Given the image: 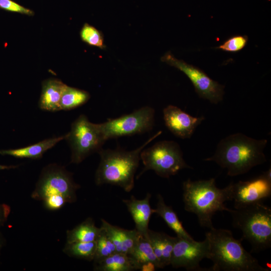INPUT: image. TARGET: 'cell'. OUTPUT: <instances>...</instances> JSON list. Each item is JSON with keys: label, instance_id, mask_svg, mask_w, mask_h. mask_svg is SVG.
<instances>
[{"label": "cell", "instance_id": "cell-19", "mask_svg": "<svg viewBox=\"0 0 271 271\" xmlns=\"http://www.w3.org/2000/svg\"><path fill=\"white\" fill-rule=\"evenodd\" d=\"M140 265L127 254L116 252L94 262V270L97 271H133L140 270Z\"/></svg>", "mask_w": 271, "mask_h": 271}, {"label": "cell", "instance_id": "cell-21", "mask_svg": "<svg viewBox=\"0 0 271 271\" xmlns=\"http://www.w3.org/2000/svg\"><path fill=\"white\" fill-rule=\"evenodd\" d=\"M102 229L97 227L92 218L89 217L66 232V242H91L96 240Z\"/></svg>", "mask_w": 271, "mask_h": 271}, {"label": "cell", "instance_id": "cell-24", "mask_svg": "<svg viewBox=\"0 0 271 271\" xmlns=\"http://www.w3.org/2000/svg\"><path fill=\"white\" fill-rule=\"evenodd\" d=\"M96 251V241L66 243L63 251L68 256L89 261H93Z\"/></svg>", "mask_w": 271, "mask_h": 271}, {"label": "cell", "instance_id": "cell-26", "mask_svg": "<svg viewBox=\"0 0 271 271\" xmlns=\"http://www.w3.org/2000/svg\"><path fill=\"white\" fill-rule=\"evenodd\" d=\"M80 36L84 42L91 46L101 49L105 47L102 34L88 24H85L83 26L80 32Z\"/></svg>", "mask_w": 271, "mask_h": 271}, {"label": "cell", "instance_id": "cell-11", "mask_svg": "<svg viewBox=\"0 0 271 271\" xmlns=\"http://www.w3.org/2000/svg\"><path fill=\"white\" fill-rule=\"evenodd\" d=\"M209 243L207 239L197 241L176 236L172 251L170 265L174 268L184 267L189 271L206 270L200 262L208 257Z\"/></svg>", "mask_w": 271, "mask_h": 271}, {"label": "cell", "instance_id": "cell-15", "mask_svg": "<svg viewBox=\"0 0 271 271\" xmlns=\"http://www.w3.org/2000/svg\"><path fill=\"white\" fill-rule=\"evenodd\" d=\"M101 227L114 245L116 251L128 254L137 243L140 233L134 228L125 229L101 219Z\"/></svg>", "mask_w": 271, "mask_h": 271}, {"label": "cell", "instance_id": "cell-18", "mask_svg": "<svg viewBox=\"0 0 271 271\" xmlns=\"http://www.w3.org/2000/svg\"><path fill=\"white\" fill-rule=\"evenodd\" d=\"M64 139L65 135L53 137L25 147L15 149L2 150H0V154L17 158L38 159L42 158L45 152Z\"/></svg>", "mask_w": 271, "mask_h": 271}, {"label": "cell", "instance_id": "cell-2", "mask_svg": "<svg viewBox=\"0 0 271 271\" xmlns=\"http://www.w3.org/2000/svg\"><path fill=\"white\" fill-rule=\"evenodd\" d=\"M232 183L221 189L216 187L214 178L197 181L187 179L183 183L184 209L195 214L202 227L213 228V215L217 211L229 210L224 203L232 201Z\"/></svg>", "mask_w": 271, "mask_h": 271}, {"label": "cell", "instance_id": "cell-32", "mask_svg": "<svg viewBox=\"0 0 271 271\" xmlns=\"http://www.w3.org/2000/svg\"><path fill=\"white\" fill-rule=\"evenodd\" d=\"M18 167V166H15V165L7 166V165H0V170L15 169V168H17Z\"/></svg>", "mask_w": 271, "mask_h": 271}, {"label": "cell", "instance_id": "cell-30", "mask_svg": "<svg viewBox=\"0 0 271 271\" xmlns=\"http://www.w3.org/2000/svg\"><path fill=\"white\" fill-rule=\"evenodd\" d=\"M11 211V209L9 205L0 203V229L7 222Z\"/></svg>", "mask_w": 271, "mask_h": 271}, {"label": "cell", "instance_id": "cell-20", "mask_svg": "<svg viewBox=\"0 0 271 271\" xmlns=\"http://www.w3.org/2000/svg\"><path fill=\"white\" fill-rule=\"evenodd\" d=\"M157 200L156 208L154 209V213L164 220L167 225L175 232L177 236L187 239H194L183 227L172 207L166 204L164 198L160 194L157 195Z\"/></svg>", "mask_w": 271, "mask_h": 271}, {"label": "cell", "instance_id": "cell-4", "mask_svg": "<svg viewBox=\"0 0 271 271\" xmlns=\"http://www.w3.org/2000/svg\"><path fill=\"white\" fill-rule=\"evenodd\" d=\"M162 132L161 130L159 131L140 147L132 151L119 148L102 149L98 153L100 160L95 174L96 185L116 186L126 192H130L134 186V176L141 160V152Z\"/></svg>", "mask_w": 271, "mask_h": 271}, {"label": "cell", "instance_id": "cell-28", "mask_svg": "<svg viewBox=\"0 0 271 271\" xmlns=\"http://www.w3.org/2000/svg\"><path fill=\"white\" fill-rule=\"evenodd\" d=\"M0 9L28 16H33L34 14V12L31 10L24 7L12 0H0Z\"/></svg>", "mask_w": 271, "mask_h": 271}, {"label": "cell", "instance_id": "cell-14", "mask_svg": "<svg viewBox=\"0 0 271 271\" xmlns=\"http://www.w3.org/2000/svg\"><path fill=\"white\" fill-rule=\"evenodd\" d=\"M151 194L148 193L145 198L138 199L133 195L129 199H123L135 224V229L141 234L147 236L149 223L154 212L150 203Z\"/></svg>", "mask_w": 271, "mask_h": 271}, {"label": "cell", "instance_id": "cell-8", "mask_svg": "<svg viewBox=\"0 0 271 271\" xmlns=\"http://www.w3.org/2000/svg\"><path fill=\"white\" fill-rule=\"evenodd\" d=\"M79 188L71 172L64 167L51 164L42 169L31 197L43 201L50 196L61 195L67 203H73L77 200L76 191Z\"/></svg>", "mask_w": 271, "mask_h": 271}, {"label": "cell", "instance_id": "cell-1", "mask_svg": "<svg viewBox=\"0 0 271 271\" xmlns=\"http://www.w3.org/2000/svg\"><path fill=\"white\" fill-rule=\"evenodd\" d=\"M267 143L266 139L256 140L236 133L222 139L214 155L204 161L214 162L226 169L229 176L243 174L266 161L264 150Z\"/></svg>", "mask_w": 271, "mask_h": 271}, {"label": "cell", "instance_id": "cell-13", "mask_svg": "<svg viewBox=\"0 0 271 271\" xmlns=\"http://www.w3.org/2000/svg\"><path fill=\"white\" fill-rule=\"evenodd\" d=\"M163 118L167 128L176 137L190 139L204 116L194 117L177 106L169 105L163 109Z\"/></svg>", "mask_w": 271, "mask_h": 271}, {"label": "cell", "instance_id": "cell-29", "mask_svg": "<svg viewBox=\"0 0 271 271\" xmlns=\"http://www.w3.org/2000/svg\"><path fill=\"white\" fill-rule=\"evenodd\" d=\"M43 202L45 208L50 210H58L67 203L66 199L61 195L50 196Z\"/></svg>", "mask_w": 271, "mask_h": 271}, {"label": "cell", "instance_id": "cell-5", "mask_svg": "<svg viewBox=\"0 0 271 271\" xmlns=\"http://www.w3.org/2000/svg\"><path fill=\"white\" fill-rule=\"evenodd\" d=\"M232 226L241 230L251 251L260 252L271 246V208L261 202L230 209Z\"/></svg>", "mask_w": 271, "mask_h": 271}, {"label": "cell", "instance_id": "cell-16", "mask_svg": "<svg viewBox=\"0 0 271 271\" xmlns=\"http://www.w3.org/2000/svg\"><path fill=\"white\" fill-rule=\"evenodd\" d=\"M66 84L60 80L49 78L42 83V91L38 105L43 110L56 112L61 110L60 101Z\"/></svg>", "mask_w": 271, "mask_h": 271}, {"label": "cell", "instance_id": "cell-22", "mask_svg": "<svg viewBox=\"0 0 271 271\" xmlns=\"http://www.w3.org/2000/svg\"><path fill=\"white\" fill-rule=\"evenodd\" d=\"M140 265L147 262H152L157 268H161L159 262L147 236L140 233L136 244L128 254Z\"/></svg>", "mask_w": 271, "mask_h": 271}, {"label": "cell", "instance_id": "cell-23", "mask_svg": "<svg viewBox=\"0 0 271 271\" xmlns=\"http://www.w3.org/2000/svg\"><path fill=\"white\" fill-rule=\"evenodd\" d=\"M90 97L86 91L66 85L60 101V110H70L86 103Z\"/></svg>", "mask_w": 271, "mask_h": 271}, {"label": "cell", "instance_id": "cell-9", "mask_svg": "<svg viewBox=\"0 0 271 271\" xmlns=\"http://www.w3.org/2000/svg\"><path fill=\"white\" fill-rule=\"evenodd\" d=\"M155 110L151 106L142 107L133 112L99 123L106 141L150 131L155 123Z\"/></svg>", "mask_w": 271, "mask_h": 271}, {"label": "cell", "instance_id": "cell-31", "mask_svg": "<svg viewBox=\"0 0 271 271\" xmlns=\"http://www.w3.org/2000/svg\"><path fill=\"white\" fill-rule=\"evenodd\" d=\"M157 268L155 264L152 262H147L141 265L140 270L141 271H154Z\"/></svg>", "mask_w": 271, "mask_h": 271}, {"label": "cell", "instance_id": "cell-27", "mask_svg": "<svg viewBox=\"0 0 271 271\" xmlns=\"http://www.w3.org/2000/svg\"><path fill=\"white\" fill-rule=\"evenodd\" d=\"M247 41V36L236 35L229 38L216 48L226 52H236L245 47Z\"/></svg>", "mask_w": 271, "mask_h": 271}, {"label": "cell", "instance_id": "cell-25", "mask_svg": "<svg viewBox=\"0 0 271 271\" xmlns=\"http://www.w3.org/2000/svg\"><path fill=\"white\" fill-rule=\"evenodd\" d=\"M101 229L102 231L96 240V251L93 259L94 262L102 260L117 252L113 243L108 238L104 230L102 228Z\"/></svg>", "mask_w": 271, "mask_h": 271}, {"label": "cell", "instance_id": "cell-33", "mask_svg": "<svg viewBox=\"0 0 271 271\" xmlns=\"http://www.w3.org/2000/svg\"><path fill=\"white\" fill-rule=\"evenodd\" d=\"M5 244V239L4 237L0 231V255L2 248L3 247Z\"/></svg>", "mask_w": 271, "mask_h": 271}, {"label": "cell", "instance_id": "cell-7", "mask_svg": "<svg viewBox=\"0 0 271 271\" xmlns=\"http://www.w3.org/2000/svg\"><path fill=\"white\" fill-rule=\"evenodd\" d=\"M64 140L71 149L70 163L75 164H80L92 154L98 153L106 141L99 123L90 122L84 114L80 115L74 120Z\"/></svg>", "mask_w": 271, "mask_h": 271}, {"label": "cell", "instance_id": "cell-17", "mask_svg": "<svg viewBox=\"0 0 271 271\" xmlns=\"http://www.w3.org/2000/svg\"><path fill=\"white\" fill-rule=\"evenodd\" d=\"M147 237L159 262L161 268L170 265L171 255L176 236H171L165 232L149 229Z\"/></svg>", "mask_w": 271, "mask_h": 271}, {"label": "cell", "instance_id": "cell-10", "mask_svg": "<svg viewBox=\"0 0 271 271\" xmlns=\"http://www.w3.org/2000/svg\"><path fill=\"white\" fill-rule=\"evenodd\" d=\"M161 60L183 72L191 80L200 97L213 104L223 100L224 86L212 79L203 70L177 59L169 52L161 58Z\"/></svg>", "mask_w": 271, "mask_h": 271}, {"label": "cell", "instance_id": "cell-12", "mask_svg": "<svg viewBox=\"0 0 271 271\" xmlns=\"http://www.w3.org/2000/svg\"><path fill=\"white\" fill-rule=\"evenodd\" d=\"M270 195V168L251 180L232 183L231 197L232 201L234 202V208L261 202Z\"/></svg>", "mask_w": 271, "mask_h": 271}, {"label": "cell", "instance_id": "cell-3", "mask_svg": "<svg viewBox=\"0 0 271 271\" xmlns=\"http://www.w3.org/2000/svg\"><path fill=\"white\" fill-rule=\"evenodd\" d=\"M209 243L208 258L213 262L212 271H269L247 252L241 239H235L228 229L214 227L205 233Z\"/></svg>", "mask_w": 271, "mask_h": 271}, {"label": "cell", "instance_id": "cell-6", "mask_svg": "<svg viewBox=\"0 0 271 271\" xmlns=\"http://www.w3.org/2000/svg\"><path fill=\"white\" fill-rule=\"evenodd\" d=\"M140 157L144 167L137 179L149 170L154 171L161 177L169 178L182 169H193L184 160L179 144L173 141H159L144 148Z\"/></svg>", "mask_w": 271, "mask_h": 271}]
</instances>
